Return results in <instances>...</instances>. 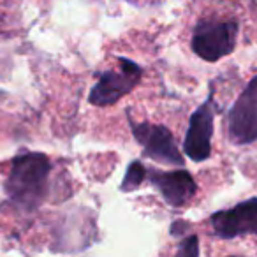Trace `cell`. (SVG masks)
<instances>
[{"label":"cell","mask_w":257,"mask_h":257,"mask_svg":"<svg viewBox=\"0 0 257 257\" xmlns=\"http://www.w3.org/2000/svg\"><path fill=\"white\" fill-rule=\"evenodd\" d=\"M178 257H197L199 255V238L196 234H190L182 239V243L176 248Z\"/></svg>","instance_id":"30bf717a"},{"label":"cell","mask_w":257,"mask_h":257,"mask_svg":"<svg viewBox=\"0 0 257 257\" xmlns=\"http://www.w3.org/2000/svg\"><path fill=\"white\" fill-rule=\"evenodd\" d=\"M225 128L234 145H250L257 141V76L250 79L227 111Z\"/></svg>","instance_id":"5b68a950"},{"label":"cell","mask_w":257,"mask_h":257,"mask_svg":"<svg viewBox=\"0 0 257 257\" xmlns=\"http://www.w3.org/2000/svg\"><path fill=\"white\" fill-rule=\"evenodd\" d=\"M50 157L39 152H25L13 159L11 171L6 180V194L18 210L34 213L48 194L51 173Z\"/></svg>","instance_id":"6da1fadb"},{"label":"cell","mask_w":257,"mask_h":257,"mask_svg":"<svg viewBox=\"0 0 257 257\" xmlns=\"http://www.w3.org/2000/svg\"><path fill=\"white\" fill-rule=\"evenodd\" d=\"M147 180L161 192L164 201L173 208L185 206L197 192V183L185 168L161 171L148 168Z\"/></svg>","instance_id":"ba28073f"},{"label":"cell","mask_w":257,"mask_h":257,"mask_svg":"<svg viewBox=\"0 0 257 257\" xmlns=\"http://www.w3.org/2000/svg\"><path fill=\"white\" fill-rule=\"evenodd\" d=\"M128 125H131L134 140L143 148L145 159H152V161H157L161 164L176 166V168L185 166L183 154L180 152L175 136L168 127L148 123V121H134L131 114H128Z\"/></svg>","instance_id":"277c9868"},{"label":"cell","mask_w":257,"mask_h":257,"mask_svg":"<svg viewBox=\"0 0 257 257\" xmlns=\"http://www.w3.org/2000/svg\"><path fill=\"white\" fill-rule=\"evenodd\" d=\"M210 224L213 234L220 239H232L238 236H257V197L241 201L229 210L211 213Z\"/></svg>","instance_id":"52a82bcc"},{"label":"cell","mask_w":257,"mask_h":257,"mask_svg":"<svg viewBox=\"0 0 257 257\" xmlns=\"http://www.w3.org/2000/svg\"><path fill=\"white\" fill-rule=\"evenodd\" d=\"M238 22H217L204 20L194 29L190 46L192 51L204 62H218L234 51L238 41Z\"/></svg>","instance_id":"3957f363"},{"label":"cell","mask_w":257,"mask_h":257,"mask_svg":"<svg viewBox=\"0 0 257 257\" xmlns=\"http://www.w3.org/2000/svg\"><path fill=\"white\" fill-rule=\"evenodd\" d=\"M215 121V90L211 88L206 100L196 107L189 120L183 152L192 162H204L211 157V138Z\"/></svg>","instance_id":"8992f818"},{"label":"cell","mask_w":257,"mask_h":257,"mask_svg":"<svg viewBox=\"0 0 257 257\" xmlns=\"http://www.w3.org/2000/svg\"><path fill=\"white\" fill-rule=\"evenodd\" d=\"M147 171L148 168H145L141 161L131 162L127 166L123 180H121V185H120L121 192H133V190H136L143 183V180H147Z\"/></svg>","instance_id":"9c48e42d"},{"label":"cell","mask_w":257,"mask_h":257,"mask_svg":"<svg viewBox=\"0 0 257 257\" xmlns=\"http://www.w3.org/2000/svg\"><path fill=\"white\" fill-rule=\"evenodd\" d=\"M118 69H107L97 74V83L88 93V102L93 106H113L131 93L143 79V67L131 58L116 57Z\"/></svg>","instance_id":"7a4b0ae2"},{"label":"cell","mask_w":257,"mask_h":257,"mask_svg":"<svg viewBox=\"0 0 257 257\" xmlns=\"http://www.w3.org/2000/svg\"><path fill=\"white\" fill-rule=\"evenodd\" d=\"M190 227V224L189 222H185V220H176V222H173L171 224V227H169V231H171V236H182V234H185V231Z\"/></svg>","instance_id":"8fae6325"}]
</instances>
